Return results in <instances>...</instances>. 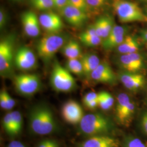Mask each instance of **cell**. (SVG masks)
<instances>
[{
    "mask_svg": "<svg viewBox=\"0 0 147 147\" xmlns=\"http://www.w3.org/2000/svg\"><path fill=\"white\" fill-rule=\"evenodd\" d=\"M7 147H27L24 143L19 141L13 140L9 142Z\"/></svg>",
    "mask_w": 147,
    "mask_h": 147,
    "instance_id": "40",
    "label": "cell"
},
{
    "mask_svg": "<svg viewBox=\"0 0 147 147\" xmlns=\"http://www.w3.org/2000/svg\"><path fill=\"white\" fill-rule=\"evenodd\" d=\"M143 41L145 44V45L147 48V30H142L140 32Z\"/></svg>",
    "mask_w": 147,
    "mask_h": 147,
    "instance_id": "41",
    "label": "cell"
},
{
    "mask_svg": "<svg viewBox=\"0 0 147 147\" xmlns=\"http://www.w3.org/2000/svg\"><path fill=\"white\" fill-rule=\"evenodd\" d=\"M89 7L99 8L104 5L106 0H86Z\"/></svg>",
    "mask_w": 147,
    "mask_h": 147,
    "instance_id": "36",
    "label": "cell"
},
{
    "mask_svg": "<svg viewBox=\"0 0 147 147\" xmlns=\"http://www.w3.org/2000/svg\"><path fill=\"white\" fill-rule=\"evenodd\" d=\"M21 22L24 31L28 37H37L40 33V24L39 18L32 11H27L22 14Z\"/></svg>",
    "mask_w": 147,
    "mask_h": 147,
    "instance_id": "13",
    "label": "cell"
},
{
    "mask_svg": "<svg viewBox=\"0 0 147 147\" xmlns=\"http://www.w3.org/2000/svg\"><path fill=\"white\" fill-rule=\"evenodd\" d=\"M123 147H147V143L136 137L129 136L126 137Z\"/></svg>",
    "mask_w": 147,
    "mask_h": 147,
    "instance_id": "29",
    "label": "cell"
},
{
    "mask_svg": "<svg viewBox=\"0 0 147 147\" xmlns=\"http://www.w3.org/2000/svg\"><path fill=\"white\" fill-rule=\"evenodd\" d=\"M0 106L3 110L7 111V105L3 89H2L0 92Z\"/></svg>",
    "mask_w": 147,
    "mask_h": 147,
    "instance_id": "38",
    "label": "cell"
},
{
    "mask_svg": "<svg viewBox=\"0 0 147 147\" xmlns=\"http://www.w3.org/2000/svg\"><path fill=\"white\" fill-rule=\"evenodd\" d=\"M61 51L67 59H81L83 55L80 44L74 39L65 42Z\"/></svg>",
    "mask_w": 147,
    "mask_h": 147,
    "instance_id": "21",
    "label": "cell"
},
{
    "mask_svg": "<svg viewBox=\"0 0 147 147\" xmlns=\"http://www.w3.org/2000/svg\"><path fill=\"white\" fill-rule=\"evenodd\" d=\"M83 66L84 75L86 78H90L92 73L100 64V59L94 53H86L81 58Z\"/></svg>",
    "mask_w": 147,
    "mask_h": 147,
    "instance_id": "20",
    "label": "cell"
},
{
    "mask_svg": "<svg viewBox=\"0 0 147 147\" xmlns=\"http://www.w3.org/2000/svg\"><path fill=\"white\" fill-rule=\"evenodd\" d=\"M90 78L95 82L106 84H113L117 81L116 74L106 61L100 62L99 65L91 74Z\"/></svg>",
    "mask_w": 147,
    "mask_h": 147,
    "instance_id": "11",
    "label": "cell"
},
{
    "mask_svg": "<svg viewBox=\"0 0 147 147\" xmlns=\"http://www.w3.org/2000/svg\"><path fill=\"white\" fill-rule=\"evenodd\" d=\"M55 8L61 11L67 5H69V0H53Z\"/></svg>",
    "mask_w": 147,
    "mask_h": 147,
    "instance_id": "34",
    "label": "cell"
},
{
    "mask_svg": "<svg viewBox=\"0 0 147 147\" xmlns=\"http://www.w3.org/2000/svg\"><path fill=\"white\" fill-rule=\"evenodd\" d=\"M37 147H59L58 142L53 139L44 140L40 142Z\"/></svg>",
    "mask_w": 147,
    "mask_h": 147,
    "instance_id": "31",
    "label": "cell"
},
{
    "mask_svg": "<svg viewBox=\"0 0 147 147\" xmlns=\"http://www.w3.org/2000/svg\"><path fill=\"white\" fill-rule=\"evenodd\" d=\"M16 92L25 96H31L38 92L42 87L41 80L34 74H22L13 77Z\"/></svg>",
    "mask_w": 147,
    "mask_h": 147,
    "instance_id": "7",
    "label": "cell"
},
{
    "mask_svg": "<svg viewBox=\"0 0 147 147\" xmlns=\"http://www.w3.org/2000/svg\"><path fill=\"white\" fill-rule=\"evenodd\" d=\"M41 26L49 33H57L63 27L61 17L53 11H48L40 14L39 17Z\"/></svg>",
    "mask_w": 147,
    "mask_h": 147,
    "instance_id": "14",
    "label": "cell"
},
{
    "mask_svg": "<svg viewBox=\"0 0 147 147\" xmlns=\"http://www.w3.org/2000/svg\"><path fill=\"white\" fill-rule=\"evenodd\" d=\"M85 106L90 110H94L95 109H96L99 106V102L98 99L93 100L91 102L85 105Z\"/></svg>",
    "mask_w": 147,
    "mask_h": 147,
    "instance_id": "39",
    "label": "cell"
},
{
    "mask_svg": "<svg viewBox=\"0 0 147 147\" xmlns=\"http://www.w3.org/2000/svg\"><path fill=\"white\" fill-rule=\"evenodd\" d=\"M4 89L5 100H6V102L7 105V111L11 110L14 108V107L16 105V101L11 96L5 89Z\"/></svg>",
    "mask_w": 147,
    "mask_h": 147,
    "instance_id": "33",
    "label": "cell"
},
{
    "mask_svg": "<svg viewBox=\"0 0 147 147\" xmlns=\"http://www.w3.org/2000/svg\"><path fill=\"white\" fill-rule=\"evenodd\" d=\"M127 32L126 27L115 25L109 36L102 42V47L106 50L118 47L123 42Z\"/></svg>",
    "mask_w": 147,
    "mask_h": 147,
    "instance_id": "17",
    "label": "cell"
},
{
    "mask_svg": "<svg viewBox=\"0 0 147 147\" xmlns=\"http://www.w3.org/2000/svg\"><path fill=\"white\" fill-rule=\"evenodd\" d=\"M118 76L124 86L132 92L138 91L146 84L145 78L141 74L123 71L119 74Z\"/></svg>",
    "mask_w": 147,
    "mask_h": 147,
    "instance_id": "15",
    "label": "cell"
},
{
    "mask_svg": "<svg viewBox=\"0 0 147 147\" xmlns=\"http://www.w3.org/2000/svg\"><path fill=\"white\" fill-rule=\"evenodd\" d=\"M144 1H147V0H144Z\"/></svg>",
    "mask_w": 147,
    "mask_h": 147,
    "instance_id": "43",
    "label": "cell"
},
{
    "mask_svg": "<svg viewBox=\"0 0 147 147\" xmlns=\"http://www.w3.org/2000/svg\"><path fill=\"white\" fill-rule=\"evenodd\" d=\"M61 115L64 121L73 125L79 124L84 115L81 106L73 100H68L63 104Z\"/></svg>",
    "mask_w": 147,
    "mask_h": 147,
    "instance_id": "10",
    "label": "cell"
},
{
    "mask_svg": "<svg viewBox=\"0 0 147 147\" xmlns=\"http://www.w3.org/2000/svg\"><path fill=\"white\" fill-rule=\"evenodd\" d=\"M60 11L65 20L73 26H82L87 20V13L70 4Z\"/></svg>",
    "mask_w": 147,
    "mask_h": 147,
    "instance_id": "16",
    "label": "cell"
},
{
    "mask_svg": "<svg viewBox=\"0 0 147 147\" xmlns=\"http://www.w3.org/2000/svg\"><path fill=\"white\" fill-rule=\"evenodd\" d=\"M69 4L87 13L89 6L86 0H69Z\"/></svg>",
    "mask_w": 147,
    "mask_h": 147,
    "instance_id": "30",
    "label": "cell"
},
{
    "mask_svg": "<svg viewBox=\"0 0 147 147\" xmlns=\"http://www.w3.org/2000/svg\"></svg>",
    "mask_w": 147,
    "mask_h": 147,
    "instance_id": "44",
    "label": "cell"
},
{
    "mask_svg": "<svg viewBox=\"0 0 147 147\" xmlns=\"http://www.w3.org/2000/svg\"><path fill=\"white\" fill-rule=\"evenodd\" d=\"M65 68L71 73L78 76L84 75V69L81 59H67Z\"/></svg>",
    "mask_w": 147,
    "mask_h": 147,
    "instance_id": "24",
    "label": "cell"
},
{
    "mask_svg": "<svg viewBox=\"0 0 147 147\" xmlns=\"http://www.w3.org/2000/svg\"><path fill=\"white\" fill-rule=\"evenodd\" d=\"M29 127L32 134L38 136L51 135L58 130V125L50 107L44 104L33 107L28 116Z\"/></svg>",
    "mask_w": 147,
    "mask_h": 147,
    "instance_id": "1",
    "label": "cell"
},
{
    "mask_svg": "<svg viewBox=\"0 0 147 147\" xmlns=\"http://www.w3.org/2000/svg\"><path fill=\"white\" fill-rule=\"evenodd\" d=\"M36 56L31 49L26 47H19L15 53L14 65L21 71H30L36 68Z\"/></svg>",
    "mask_w": 147,
    "mask_h": 147,
    "instance_id": "9",
    "label": "cell"
},
{
    "mask_svg": "<svg viewBox=\"0 0 147 147\" xmlns=\"http://www.w3.org/2000/svg\"><path fill=\"white\" fill-rule=\"evenodd\" d=\"M118 64L121 68L130 73H137L144 66L143 58L138 52L122 54L118 58Z\"/></svg>",
    "mask_w": 147,
    "mask_h": 147,
    "instance_id": "12",
    "label": "cell"
},
{
    "mask_svg": "<svg viewBox=\"0 0 147 147\" xmlns=\"http://www.w3.org/2000/svg\"><path fill=\"white\" fill-rule=\"evenodd\" d=\"M79 39L84 45L87 47H95L102 43V38L98 35L90 36H79Z\"/></svg>",
    "mask_w": 147,
    "mask_h": 147,
    "instance_id": "27",
    "label": "cell"
},
{
    "mask_svg": "<svg viewBox=\"0 0 147 147\" xmlns=\"http://www.w3.org/2000/svg\"><path fill=\"white\" fill-rule=\"evenodd\" d=\"M96 34L104 39L109 36L115 26L112 18L104 16L98 18L94 24Z\"/></svg>",
    "mask_w": 147,
    "mask_h": 147,
    "instance_id": "19",
    "label": "cell"
},
{
    "mask_svg": "<svg viewBox=\"0 0 147 147\" xmlns=\"http://www.w3.org/2000/svg\"><path fill=\"white\" fill-rule=\"evenodd\" d=\"M11 117L13 121V137L18 135L22 130L23 119L21 113L19 111H11Z\"/></svg>",
    "mask_w": 147,
    "mask_h": 147,
    "instance_id": "25",
    "label": "cell"
},
{
    "mask_svg": "<svg viewBox=\"0 0 147 147\" xmlns=\"http://www.w3.org/2000/svg\"><path fill=\"white\" fill-rule=\"evenodd\" d=\"M117 139L110 135H98L88 137L81 142L78 147H119Z\"/></svg>",
    "mask_w": 147,
    "mask_h": 147,
    "instance_id": "18",
    "label": "cell"
},
{
    "mask_svg": "<svg viewBox=\"0 0 147 147\" xmlns=\"http://www.w3.org/2000/svg\"><path fill=\"white\" fill-rule=\"evenodd\" d=\"M66 42V37L64 35L58 33L48 34L37 43L36 49L39 57L45 63L50 62Z\"/></svg>",
    "mask_w": 147,
    "mask_h": 147,
    "instance_id": "4",
    "label": "cell"
},
{
    "mask_svg": "<svg viewBox=\"0 0 147 147\" xmlns=\"http://www.w3.org/2000/svg\"><path fill=\"white\" fill-rule=\"evenodd\" d=\"M141 126L142 131L147 135V111L143 113L141 119Z\"/></svg>",
    "mask_w": 147,
    "mask_h": 147,
    "instance_id": "37",
    "label": "cell"
},
{
    "mask_svg": "<svg viewBox=\"0 0 147 147\" xmlns=\"http://www.w3.org/2000/svg\"><path fill=\"white\" fill-rule=\"evenodd\" d=\"M98 93H96L94 92H90L86 94H85L82 99V102L84 105H87L90 102L96 100L98 99Z\"/></svg>",
    "mask_w": 147,
    "mask_h": 147,
    "instance_id": "32",
    "label": "cell"
},
{
    "mask_svg": "<svg viewBox=\"0 0 147 147\" xmlns=\"http://www.w3.org/2000/svg\"><path fill=\"white\" fill-rule=\"evenodd\" d=\"M32 5L40 11H49L55 8L53 0H30Z\"/></svg>",
    "mask_w": 147,
    "mask_h": 147,
    "instance_id": "26",
    "label": "cell"
},
{
    "mask_svg": "<svg viewBox=\"0 0 147 147\" xmlns=\"http://www.w3.org/2000/svg\"><path fill=\"white\" fill-rule=\"evenodd\" d=\"M8 20L7 14L5 10L3 8H1L0 9V28L1 29L3 28L5 26Z\"/></svg>",
    "mask_w": 147,
    "mask_h": 147,
    "instance_id": "35",
    "label": "cell"
},
{
    "mask_svg": "<svg viewBox=\"0 0 147 147\" xmlns=\"http://www.w3.org/2000/svg\"><path fill=\"white\" fill-rule=\"evenodd\" d=\"M15 37L9 35L0 42V74L2 77L8 78L13 75L14 64Z\"/></svg>",
    "mask_w": 147,
    "mask_h": 147,
    "instance_id": "6",
    "label": "cell"
},
{
    "mask_svg": "<svg viewBox=\"0 0 147 147\" xmlns=\"http://www.w3.org/2000/svg\"><path fill=\"white\" fill-rule=\"evenodd\" d=\"M13 1H21V0H13Z\"/></svg>",
    "mask_w": 147,
    "mask_h": 147,
    "instance_id": "42",
    "label": "cell"
},
{
    "mask_svg": "<svg viewBox=\"0 0 147 147\" xmlns=\"http://www.w3.org/2000/svg\"><path fill=\"white\" fill-rule=\"evenodd\" d=\"M2 126L6 134L11 137H13V121L11 112H9L5 113L2 119Z\"/></svg>",
    "mask_w": 147,
    "mask_h": 147,
    "instance_id": "28",
    "label": "cell"
},
{
    "mask_svg": "<svg viewBox=\"0 0 147 147\" xmlns=\"http://www.w3.org/2000/svg\"><path fill=\"white\" fill-rule=\"evenodd\" d=\"M79 125L80 132L88 137L109 135L114 130V125L110 119L98 112L85 115Z\"/></svg>",
    "mask_w": 147,
    "mask_h": 147,
    "instance_id": "2",
    "label": "cell"
},
{
    "mask_svg": "<svg viewBox=\"0 0 147 147\" xmlns=\"http://www.w3.org/2000/svg\"><path fill=\"white\" fill-rule=\"evenodd\" d=\"M99 106L104 111L110 110L115 104V100L112 95L107 92L102 91L98 93Z\"/></svg>",
    "mask_w": 147,
    "mask_h": 147,
    "instance_id": "23",
    "label": "cell"
},
{
    "mask_svg": "<svg viewBox=\"0 0 147 147\" xmlns=\"http://www.w3.org/2000/svg\"><path fill=\"white\" fill-rule=\"evenodd\" d=\"M136 106L130 96L126 93L119 94L117 98L116 118L122 126H130L135 113Z\"/></svg>",
    "mask_w": 147,
    "mask_h": 147,
    "instance_id": "8",
    "label": "cell"
},
{
    "mask_svg": "<svg viewBox=\"0 0 147 147\" xmlns=\"http://www.w3.org/2000/svg\"><path fill=\"white\" fill-rule=\"evenodd\" d=\"M140 49V44L135 38L130 36H126L123 42L117 47V51L121 54H127L137 53Z\"/></svg>",
    "mask_w": 147,
    "mask_h": 147,
    "instance_id": "22",
    "label": "cell"
},
{
    "mask_svg": "<svg viewBox=\"0 0 147 147\" xmlns=\"http://www.w3.org/2000/svg\"><path fill=\"white\" fill-rule=\"evenodd\" d=\"M112 7L121 22H147V14L135 2L126 0H113Z\"/></svg>",
    "mask_w": 147,
    "mask_h": 147,
    "instance_id": "3",
    "label": "cell"
},
{
    "mask_svg": "<svg viewBox=\"0 0 147 147\" xmlns=\"http://www.w3.org/2000/svg\"><path fill=\"white\" fill-rule=\"evenodd\" d=\"M50 84L55 90L63 93L72 92L77 87L76 80L71 73L57 61L53 64L50 76Z\"/></svg>",
    "mask_w": 147,
    "mask_h": 147,
    "instance_id": "5",
    "label": "cell"
}]
</instances>
